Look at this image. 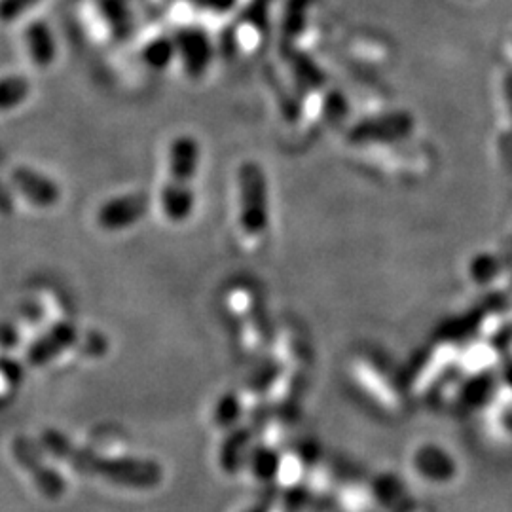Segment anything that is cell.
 Returning <instances> with one entry per match:
<instances>
[{
    "instance_id": "obj_1",
    "label": "cell",
    "mask_w": 512,
    "mask_h": 512,
    "mask_svg": "<svg viewBox=\"0 0 512 512\" xmlns=\"http://www.w3.org/2000/svg\"><path fill=\"white\" fill-rule=\"evenodd\" d=\"M46 448L55 458L69 463L76 473L99 476L114 486L131 490H152L164 480L160 463L147 458H99L88 450H78L67 439L48 431L44 435Z\"/></svg>"
},
{
    "instance_id": "obj_2",
    "label": "cell",
    "mask_w": 512,
    "mask_h": 512,
    "mask_svg": "<svg viewBox=\"0 0 512 512\" xmlns=\"http://www.w3.org/2000/svg\"><path fill=\"white\" fill-rule=\"evenodd\" d=\"M200 164V145L194 137H177L167 156V181L162 190V211L173 224H183L192 217L196 205L194 179Z\"/></svg>"
},
{
    "instance_id": "obj_3",
    "label": "cell",
    "mask_w": 512,
    "mask_h": 512,
    "mask_svg": "<svg viewBox=\"0 0 512 512\" xmlns=\"http://www.w3.org/2000/svg\"><path fill=\"white\" fill-rule=\"evenodd\" d=\"M239 220L247 234H262L268 222L266 179L256 164L241 165L239 169Z\"/></svg>"
},
{
    "instance_id": "obj_4",
    "label": "cell",
    "mask_w": 512,
    "mask_h": 512,
    "mask_svg": "<svg viewBox=\"0 0 512 512\" xmlns=\"http://www.w3.org/2000/svg\"><path fill=\"white\" fill-rule=\"evenodd\" d=\"M173 40L177 46V55L183 61L184 73L194 80L202 78L203 74L207 73L215 55L211 38L205 33V29L194 27V25L181 27L175 33Z\"/></svg>"
},
{
    "instance_id": "obj_5",
    "label": "cell",
    "mask_w": 512,
    "mask_h": 512,
    "mask_svg": "<svg viewBox=\"0 0 512 512\" xmlns=\"http://www.w3.org/2000/svg\"><path fill=\"white\" fill-rule=\"evenodd\" d=\"M148 207H150V200L147 194L135 192V194L118 196L99 207L97 224L105 232H124L147 217Z\"/></svg>"
},
{
    "instance_id": "obj_6",
    "label": "cell",
    "mask_w": 512,
    "mask_h": 512,
    "mask_svg": "<svg viewBox=\"0 0 512 512\" xmlns=\"http://www.w3.org/2000/svg\"><path fill=\"white\" fill-rule=\"evenodd\" d=\"M76 342H78L76 325L71 321H59L46 332H42L29 346L25 353V361L33 368H42L73 348Z\"/></svg>"
},
{
    "instance_id": "obj_7",
    "label": "cell",
    "mask_w": 512,
    "mask_h": 512,
    "mask_svg": "<svg viewBox=\"0 0 512 512\" xmlns=\"http://www.w3.org/2000/svg\"><path fill=\"white\" fill-rule=\"evenodd\" d=\"M12 184L19 194L35 207L48 209L61 200L59 186L31 167H18L12 171Z\"/></svg>"
},
{
    "instance_id": "obj_8",
    "label": "cell",
    "mask_w": 512,
    "mask_h": 512,
    "mask_svg": "<svg viewBox=\"0 0 512 512\" xmlns=\"http://www.w3.org/2000/svg\"><path fill=\"white\" fill-rule=\"evenodd\" d=\"M14 454H16L19 463L35 478L42 494H46L48 497H59L65 492V482H63L61 475H57L52 467L44 465L38 459L37 454H33L31 446L25 442V439L16 440Z\"/></svg>"
},
{
    "instance_id": "obj_9",
    "label": "cell",
    "mask_w": 512,
    "mask_h": 512,
    "mask_svg": "<svg viewBox=\"0 0 512 512\" xmlns=\"http://www.w3.org/2000/svg\"><path fill=\"white\" fill-rule=\"evenodd\" d=\"M25 42H27V52L37 67L46 69L54 63L57 44H55L52 29L46 23H42V21L29 23L27 31H25Z\"/></svg>"
},
{
    "instance_id": "obj_10",
    "label": "cell",
    "mask_w": 512,
    "mask_h": 512,
    "mask_svg": "<svg viewBox=\"0 0 512 512\" xmlns=\"http://www.w3.org/2000/svg\"><path fill=\"white\" fill-rule=\"evenodd\" d=\"M31 95V82L21 74L0 78V112H10L23 105Z\"/></svg>"
},
{
    "instance_id": "obj_11",
    "label": "cell",
    "mask_w": 512,
    "mask_h": 512,
    "mask_svg": "<svg viewBox=\"0 0 512 512\" xmlns=\"http://www.w3.org/2000/svg\"><path fill=\"white\" fill-rule=\"evenodd\" d=\"M177 55V46H175V40L169 37H158L152 38L148 42L147 46L143 48V61L147 63L150 69L154 71H164L167 69L173 59Z\"/></svg>"
},
{
    "instance_id": "obj_12",
    "label": "cell",
    "mask_w": 512,
    "mask_h": 512,
    "mask_svg": "<svg viewBox=\"0 0 512 512\" xmlns=\"http://www.w3.org/2000/svg\"><path fill=\"white\" fill-rule=\"evenodd\" d=\"M103 14H105V18L109 21L112 31L120 33L122 37L128 35L131 16H129L128 8L124 6V2H120V0H105L103 2Z\"/></svg>"
},
{
    "instance_id": "obj_13",
    "label": "cell",
    "mask_w": 512,
    "mask_h": 512,
    "mask_svg": "<svg viewBox=\"0 0 512 512\" xmlns=\"http://www.w3.org/2000/svg\"><path fill=\"white\" fill-rule=\"evenodd\" d=\"M272 0H251L249 6L243 10V21L255 29H262L266 27L268 21V8H270Z\"/></svg>"
},
{
    "instance_id": "obj_14",
    "label": "cell",
    "mask_w": 512,
    "mask_h": 512,
    "mask_svg": "<svg viewBox=\"0 0 512 512\" xmlns=\"http://www.w3.org/2000/svg\"><path fill=\"white\" fill-rule=\"evenodd\" d=\"M40 0H0V21L12 23L31 10Z\"/></svg>"
},
{
    "instance_id": "obj_15",
    "label": "cell",
    "mask_w": 512,
    "mask_h": 512,
    "mask_svg": "<svg viewBox=\"0 0 512 512\" xmlns=\"http://www.w3.org/2000/svg\"><path fill=\"white\" fill-rule=\"evenodd\" d=\"M239 416V403L238 399L234 395H226L220 399L217 408H215V421L222 425V427H228L230 423L238 420Z\"/></svg>"
},
{
    "instance_id": "obj_16",
    "label": "cell",
    "mask_w": 512,
    "mask_h": 512,
    "mask_svg": "<svg viewBox=\"0 0 512 512\" xmlns=\"http://www.w3.org/2000/svg\"><path fill=\"white\" fill-rule=\"evenodd\" d=\"M0 378L18 385L21 382V366L8 357H2L0 359Z\"/></svg>"
},
{
    "instance_id": "obj_17",
    "label": "cell",
    "mask_w": 512,
    "mask_h": 512,
    "mask_svg": "<svg viewBox=\"0 0 512 512\" xmlns=\"http://www.w3.org/2000/svg\"><path fill=\"white\" fill-rule=\"evenodd\" d=\"M238 0H207V6L219 14H226L236 6Z\"/></svg>"
},
{
    "instance_id": "obj_18",
    "label": "cell",
    "mask_w": 512,
    "mask_h": 512,
    "mask_svg": "<svg viewBox=\"0 0 512 512\" xmlns=\"http://www.w3.org/2000/svg\"><path fill=\"white\" fill-rule=\"evenodd\" d=\"M12 209V200H10V194L6 192V188L0 184V211H10Z\"/></svg>"
},
{
    "instance_id": "obj_19",
    "label": "cell",
    "mask_w": 512,
    "mask_h": 512,
    "mask_svg": "<svg viewBox=\"0 0 512 512\" xmlns=\"http://www.w3.org/2000/svg\"><path fill=\"white\" fill-rule=\"evenodd\" d=\"M188 2H194V4H207V0H188Z\"/></svg>"
}]
</instances>
